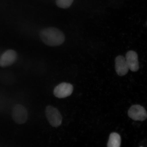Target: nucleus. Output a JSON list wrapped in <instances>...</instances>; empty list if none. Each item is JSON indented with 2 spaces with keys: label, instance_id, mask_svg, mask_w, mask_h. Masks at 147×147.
I'll return each instance as SVG.
<instances>
[{
  "label": "nucleus",
  "instance_id": "obj_1",
  "mask_svg": "<svg viewBox=\"0 0 147 147\" xmlns=\"http://www.w3.org/2000/svg\"><path fill=\"white\" fill-rule=\"evenodd\" d=\"M40 36L42 42L50 47H56L61 45L65 39L63 32L54 27L42 29L40 32Z\"/></svg>",
  "mask_w": 147,
  "mask_h": 147
},
{
  "label": "nucleus",
  "instance_id": "obj_2",
  "mask_svg": "<svg viewBox=\"0 0 147 147\" xmlns=\"http://www.w3.org/2000/svg\"><path fill=\"white\" fill-rule=\"evenodd\" d=\"M45 113L49 124L53 127H57L61 124L62 117L59 110L51 105L46 107Z\"/></svg>",
  "mask_w": 147,
  "mask_h": 147
},
{
  "label": "nucleus",
  "instance_id": "obj_3",
  "mask_svg": "<svg viewBox=\"0 0 147 147\" xmlns=\"http://www.w3.org/2000/svg\"><path fill=\"white\" fill-rule=\"evenodd\" d=\"M12 117L14 122L18 124H23L26 122L28 117L27 109L21 104H16L13 107Z\"/></svg>",
  "mask_w": 147,
  "mask_h": 147
},
{
  "label": "nucleus",
  "instance_id": "obj_4",
  "mask_svg": "<svg viewBox=\"0 0 147 147\" xmlns=\"http://www.w3.org/2000/svg\"><path fill=\"white\" fill-rule=\"evenodd\" d=\"M73 89L72 84L68 83L62 82L55 87L53 93L58 98H65L71 95Z\"/></svg>",
  "mask_w": 147,
  "mask_h": 147
},
{
  "label": "nucleus",
  "instance_id": "obj_5",
  "mask_svg": "<svg viewBox=\"0 0 147 147\" xmlns=\"http://www.w3.org/2000/svg\"><path fill=\"white\" fill-rule=\"evenodd\" d=\"M128 114V116L135 121H144L147 117L146 109L138 105L132 106L129 109Z\"/></svg>",
  "mask_w": 147,
  "mask_h": 147
},
{
  "label": "nucleus",
  "instance_id": "obj_6",
  "mask_svg": "<svg viewBox=\"0 0 147 147\" xmlns=\"http://www.w3.org/2000/svg\"><path fill=\"white\" fill-rule=\"evenodd\" d=\"M17 59V54L15 51L12 49L7 50L0 57V67H4L12 65Z\"/></svg>",
  "mask_w": 147,
  "mask_h": 147
},
{
  "label": "nucleus",
  "instance_id": "obj_7",
  "mask_svg": "<svg viewBox=\"0 0 147 147\" xmlns=\"http://www.w3.org/2000/svg\"><path fill=\"white\" fill-rule=\"evenodd\" d=\"M125 60L128 68L134 72L137 71L139 69V63L138 55L135 51H130L126 55Z\"/></svg>",
  "mask_w": 147,
  "mask_h": 147
},
{
  "label": "nucleus",
  "instance_id": "obj_8",
  "mask_svg": "<svg viewBox=\"0 0 147 147\" xmlns=\"http://www.w3.org/2000/svg\"><path fill=\"white\" fill-rule=\"evenodd\" d=\"M116 71L119 76H123L127 74L129 69L125 58L122 56H119L115 59Z\"/></svg>",
  "mask_w": 147,
  "mask_h": 147
},
{
  "label": "nucleus",
  "instance_id": "obj_9",
  "mask_svg": "<svg viewBox=\"0 0 147 147\" xmlns=\"http://www.w3.org/2000/svg\"><path fill=\"white\" fill-rule=\"evenodd\" d=\"M121 142V137L119 134L113 133L110 135L107 146L108 147H119Z\"/></svg>",
  "mask_w": 147,
  "mask_h": 147
},
{
  "label": "nucleus",
  "instance_id": "obj_10",
  "mask_svg": "<svg viewBox=\"0 0 147 147\" xmlns=\"http://www.w3.org/2000/svg\"><path fill=\"white\" fill-rule=\"evenodd\" d=\"M74 0H56V4L59 8L67 9L71 6Z\"/></svg>",
  "mask_w": 147,
  "mask_h": 147
}]
</instances>
